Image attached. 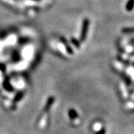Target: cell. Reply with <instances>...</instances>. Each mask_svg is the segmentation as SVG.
I'll return each mask as SVG.
<instances>
[{"label": "cell", "instance_id": "obj_3", "mask_svg": "<svg viewBox=\"0 0 134 134\" xmlns=\"http://www.w3.org/2000/svg\"><path fill=\"white\" fill-rule=\"evenodd\" d=\"M134 8V0H128L126 6H125V8L127 11H132Z\"/></svg>", "mask_w": 134, "mask_h": 134}, {"label": "cell", "instance_id": "obj_2", "mask_svg": "<svg viewBox=\"0 0 134 134\" xmlns=\"http://www.w3.org/2000/svg\"><path fill=\"white\" fill-rule=\"evenodd\" d=\"M119 74H120V75H121V77L124 79V81H125V83H126L127 85H130V84L132 83V81H131L130 77L127 74H125V73H124V72H120Z\"/></svg>", "mask_w": 134, "mask_h": 134}, {"label": "cell", "instance_id": "obj_4", "mask_svg": "<svg viewBox=\"0 0 134 134\" xmlns=\"http://www.w3.org/2000/svg\"><path fill=\"white\" fill-rule=\"evenodd\" d=\"M121 32L125 34H134V27L133 28H124L121 29Z\"/></svg>", "mask_w": 134, "mask_h": 134}, {"label": "cell", "instance_id": "obj_6", "mask_svg": "<svg viewBox=\"0 0 134 134\" xmlns=\"http://www.w3.org/2000/svg\"><path fill=\"white\" fill-rule=\"evenodd\" d=\"M129 43H130V44H131L132 46H134V38L132 39V40H131L130 41Z\"/></svg>", "mask_w": 134, "mask_h": 134}, {"label": "cell", "instance_id": "obj_5", "mask_svg": "<svg viewBox=\"0 0 134 134\" xmlns=\"http://www.w3.org/2000/svg\"><path fill=\"white\" fill-rule=\"evenodd\" d=\"M105 133H106L105 129H104V128H103V129L100 130V131L97 132V133H96V134H105Z\"/></svg>", "mask_w": 134, "mask_h": 134}, {"label": "cell", "instance_id": "obj_1", "mask_svg": "<svg viewBox=\"0 0 134 134\" xmlns=\"http://www.w3.org/2000/svg\"><path fill=\"white\" fill-rule=\"evenodd\" d=\"M90 25V20L88 19H85L83 23V28H82L81 35V40H85L87 34V31H88V27Z\"/></svg>", "mask_w": 134, "mask_h": 134}, {"label": "cell", "instance_id": "obj_7", "mask_svg": "<svg viewBox=\"0 0 134 134\" xmlns=\"http://www.w3.org/2000/svg\"><path fill=\"white\" fill-rule=\"evenodd\" d=\"M130 56H134V51L133 52H131L130 54Z\"/></svg>", "mask_w": 134, "mask_h": 134}]
</instances>
